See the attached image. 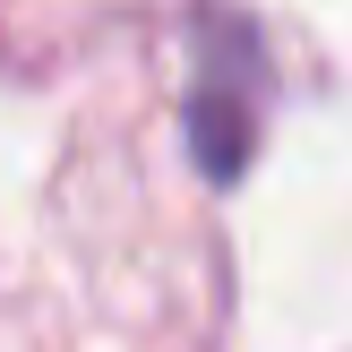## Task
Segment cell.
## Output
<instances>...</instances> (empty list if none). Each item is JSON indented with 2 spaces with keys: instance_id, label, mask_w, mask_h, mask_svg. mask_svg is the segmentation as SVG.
<instances>
[{
  "instance_id": "6da1fadb",
  "label": "cell",
  "mask_w": 352,
  "mask_h": 352,
  "mask_svg": "<svg viewBox=\"0 0 352 352\" xmlns=\"http://www.w3.org/2000/svg\"><path fill=\"white\" fill-rule=\"evenodd\" d=\"M267 103H275V69H267V43L241 9L223 0H198L189 9V95H181V120H189V155H198L206 181H241L258 129H267Z\"/></svg>"
}]
</instances>
